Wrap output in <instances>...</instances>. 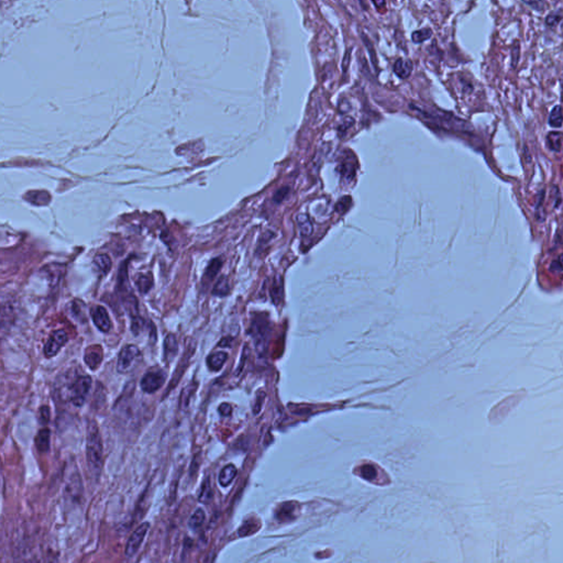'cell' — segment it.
<instances>
[{
    "label": "cell",
    "instance_id": "13",
    "mask_svg": "<svg viewBox=\"0 0 563 563\" xmlns=\"http://www.w3.org/2000/svg\"><path fill=\"white\" fill-rule=\"evenodd\" d=\"M163 351H164V360H165V362L169 363L172 362L173 359L175 358V355L177 354V350H178V344H177V340L176 337L174 336L173 333H168L165 340H164V344H163Z\"/></svg>",
    "mask_w": 563,
    "mask_h": 563
},
{
    "label": "cell",
    "instance_id": "35",
    "mask_svg": "<svg viewBox=\"0 0 563 563\" xmlns=\"http://www.w3.org/2000/svg\"><path fill=\"white\" fill-rule=\"evenodd\" d=\"M362 475H363L364 477H366V479H369V480L373 479V477L375 476V470H374V467L371 466V465H365V466H363V467H362Z\"/></svg>",
    "mask_w": 563,
    "mask_h": 563
},
{
    "label": "cell",
    "instance_id": "3",
    "mask_svg": "<svg viewBox=\"0 0 563 563\" xmlns=\"http://www.w3.org/2000/svg\"><path fill=\"white\" fill-rule=\"evenodd\" d=\"M412 108L415 109L417 114L424 116L427 119L435 122V124L443 127L445 129H451L460 132H467L471 129L470 126L467 125V122L461 120L460 118H456V117L451 114L442 113V111L439 110H435L433 113H426L424 110H422L419 107H414V106H412Z\"/></svg>",
    "mask_w": 563,
    "mask_h": 563
},
{
    "label": "cell",
    "instance_id": "24",
    "mask_svg": "<svg viewBox=\"0 0 563 563\" xmlns=\"http://www.w3.org/2000/svg\"><path fill=\"white\" fill-rule=\"evenodd\" d=\"M297 220V224H298L299 229L301 231L302 235L305 236H310L312 233V230H314V227H312L311 221L309 219V217L305 214H299L296 218Z\"/></svg>",
    "mask_w": 563,
    "mask_h": 563
},
{
    "label": "cell",
    "instance_id": "10",
    "mask_svg": "<svg viewBox=\"0 0 563 563\" xmlns=\"http://www.w3.org/2000/svg\"><path fill=\"white\" fill-rule=\"evenodd\" d=\"M251 334L254 338L257 349L262 353L265 350V346H267L270 334L269 323L263 320H254L251 327Z\"/></svg>",
    "mask_w": 563,
    "mask_h": 563
},
{
    "label": "cell",
    "instance_id": "18",
    "mask_svg": "<svg viewBox=\"0 0 563 563\" xmlns=\"http://www.w3.org/2000/svg\"><path fill=\"white\" fill-rule=\"evenodd\" d=\"M94 265L100 274L107 275L110 272L113 263H111V259L107 254H98L94 259Z\"/></svg>",
    "mask_w": 563,
    "mask_h": 563
},
{
    "label": "cell",
    "instance_id": "4",
    "mask_svg": "<svg viewBox=\"0 0 563 563\" xmlns=\"http://www.w3.org/2000/svg\"><path fill=\"white\" fill-rule=\"evenodd\" d=\"M140 357H141V352L139 348L132 346V344L126 346L121 350L118 355L117 371L122 374L127 373V372H129L132 369V366H134L137 361L140 359Z\"/></svg>",
    "mask_w": 563,
    "mask_h": 563
},
{
    "label": "cell",
    "instance_id": "7",
    "mask_svg": "<svg viewBox=\"0 0 563 563\" xmlns=\"http://www.w3.org/2000/svg\"><path fill=\"white\" fill-rule=\"evenodd\" d=\"M166 376L162 371L156 372H147L141 380V390L146 393V394H153L156 391H158L165 383Z\"/></svg>",
    "mask_w": 563,
    "mask_h": 563
},
{
    "label": "cell",
    "instance_id": "8",
    "mask_svg": "<svg viewBox=\"0 0 563 563\" xmlns=\"http://www.w3.org/2000/svg\"><path fill=\"white\" fill-rule=\"evenodd\" d=\"M67 341H68V336L64 330L58 329V330L53 331L44 346L45 357L46 358L55 357V355L60 352V350L67 343Z\"/></svg>",
    "mask_w": 563,
    "mask_h": 563
},
{
    "label": "cell",
    "instance_id": "32",
    "mask_svg": "<svg viewBox=\"0 0 563 563\" xmlns=\"http://www.w3.org/2000/svg\"><path fill=\"white\" fill-rule=\"evenodd\" d=\"M50 421V408L47 406L41 407L40 410V422L46 424Z\"/></svg>",
    "mask_w": 563,
    "mask_h": 563
},
{
    "label": "cell",
    "instance_id": "20",
    "mask_svg": "<svg viewBox=\"0 0 563 563\" xmlns=\"http://www.w3.org/2000/svg\"><path fill=\"white\" fill-rule=\"evenodd\" d=\"M197 383L196 382H192V383L188 384L187 386L185 387L182 392V395H180V402H179V405L180 408H182L183 411L187 410V407L190 403V400H192L193 395L195 394L196 390H197Z\"/></svg>",
    "mask_w": 563,
    "mask_h": 563
},
{
    "label": "cell",
    "instance_id": "23",
    "mask_svg": "<svg viewBox=\"0 0 563 563\" xmlns=\"http://www.w3.org/2000/svg\"><path fill=\"white\" fill-rule=\"evenodd\" d=\"M205 519H206V514L204 512V509L203 508H197L188 519L189 528L193 529V530L199 529L201 526H203V524L205 523Z\"/></svg>",
    "mask_w": 563,
    "mask_h": 563
},
{
    "label": "cell",
    "instance_id": "28",
    "mask_svg": "<svg viewBox=\"0 0 563 563\" xmlns=\"http://www.w3.org/2000/svg\"><path fill=\"white\" fill-rule=\"evenodd\" d=\"M547 144L554 151H560L562 145V135L560 132H550L547 137Z\"/></svg>",
    "mask_w": 563,
    "mask_h": 563
},
{
    "label": "cell",
    "instance_id": "2",
    "mask_svg": "<svg viewBox=\"0 0 563 563\" xmlns=\"http://www.w3.org/2000/svg\"><path fill=\"white\" fill-rule=\"evenodd\" d=\"M87 463L90 471L98 475L102 471L104 461V448L102 435L99 432L98 424L95 421H90L87 427V443H86Z\"/></svg>",
    "mask_w": 563,
    "mask_h": 563
},
{
    "label": "cell",
    "instance_id": "30",
    "mask_svg": "<svg viewBox=\"0 0 563 563\" xmlns=\"http://www.w3.org/2000/svg\"><path fill=\"white\" fill-rule=\"evenodd\" d=\"M432 34V31L430 29H422V30H418L416 32L413 33V41L415 42V43H422L423 41L428 40L430 36Z\"/></svg>",
    "mask_w": 563,
    "mask_h": 563
},
{
    "label": "cell",
    "instance_id": "1",
    "mask_svg": "<svg viewBox=\"0 0 563 563\" xmlns=\"http://www.w3.org/2000/svg\"><path fill=\"white\" fill-rule=\"evenodd\" d=\"M117 288H118V293L122 300L125 310L131 318V330L137 336L141 331L144 321H143L141 316L139 315V304H138L137 297L130 287L126 264L121 265L119 270Z\"/></svg>",
    "mask_w": 563,
    "mask_h": 563
},
{
    "label": "cell",
    "instance_id": "9",
    "mask_svg": "<svg viewBox=\"0 0 563 563\" xmlns=\"http://www.w3.org/2000/svg\"><path fill=\"white\" fill-rule=\"evenodd\" d=\"M148 528H150V524L148 523H142L139 527H138L134 533L131 534V536L129 537L128 541H127V546H126V555L128 557H132L134 555H136L138 551H139L140 547L143 543V540H144L145 536L148 531Z\"/></svg>",
    "mask_w": 563,
    "mask_h": 563
},
{
    "label": "cell",
    "instance_id": "33",
    "mask_svg": "<svg viewBox=\"0 0 563 563\" xmlns=\"http://www.w3.org/2000/svg\"><path fill=\"white\" fill-rule=\"evenodd\" d=\"M264 397H265V394H264L263 392H260L259 394H258V396H257V402H256V404H254V406H253V413H254V414H259L260 411H261L262 404H263V401H264Z\"/></svg>",
    "mask_w": 563,
    "mask_h": 563
},
{
    "label": "cell",
    "instance_id": "6",
    "mask_svg": "<svg viewBox=\"0 0 563 563\" xmlns=\"http://www.w3.org/2000/svg\"><path fill=\"white\" fill-rule=\"evenodd\" d=\"M194 353H195V346H190V347H188L187 349H186V351L184 352L182 359L179 360V362H178V365H177L176 370L174 371V374H173V376H172V379H171V381H169V385H168V387L166 389L165 393H164L163 400L169 394V393H171V392L173 391V389H174L175 386H177L178 382L180 381V379H182V376H183V374H184L185 370L188 368L189 361H190V359H192Z\"/></svg>",
    "mask_w": 563,
    "mask_h": 563
},
{
    "label": "cell",
    "instance_id": "29",
    "mask_svg": "<svg viewBox=\"0 0 563 563\" xmlns=\"http://www.w3.org/2000/svg\"><path fill=\"white\" fill-rule=\"evenodd\" d=\"M271 294H272V298L275 302H280L283 298V284L279 278L274 281V284L271 288Z\"/></svg>",
    "mask_w": 563,
    "mask_h": 563
},
{
    "label": "cell",
    "instance_id": "36",
    "mask_svg": "<svg viewBox=\"0 0 563 563\" xmlns=\"http://www.w3.org/2000/svg\"><path fill=\"white\" fill-rule=\"evenodd\" d=\"M551 270L555 271V272H561V271H563V254H561L556 261L552 262Z\"/></svg>",
    "mask_w": 563,
    "mask_h": 563
},
{
    "label": "cell",
    "instance_id": "11",
    "mask_svg": "<svg viewBox=\"0 0 563 563\" xmlns=\"http://www.w3.org/2000/svg\"><path fill=\"white\" fill-rule=\"evenodd\" d=\"M90 315H92L93 321L100 331L102 332H109L111 329V321L108 315L107 309L104 306H94L90 309Z\"/></svg>",
    "mask_w": 563,
    "mask_h": 563
},
{
    "label": "cell",
    "instance_id": "14",
    "mask_svg": "<svg viewBox=\"0 0 563 563\" xmlns=\"http://www.w3.org/2000/svg\"><path fill=\"white\" fill-rule=\"evenodd\" d=\"M103 353L100 347H90L85 353V362L92 370H96L102 363Z\"/></svg>",
    "mask_w": 563,
    "mask_h": 563
},
{
    "label": "cell",
    "instance_id": "19",
    "mask_svg": "<svg viewBox=\"0 0 563 563\" xmlns=\"http://www.w3.org/2000/svg\"><path fill=\"white\" fill-rule=\"evenodd\" d=\"M222 267V261L220 258H216L214 260H211L210 263L208 264V267H207L205 273L203 275V282L205 284H207V282H210L215 279V276L219 273V271Z\"/></svg>",
    "mask_w": 563,
    "mask_h": 563
},
{
    "label": "cell",
    "instance_id": "27",
    "mask_svg": "<svg viewBox=\"0 0 563 563\" xmlns=\"http://www.w3.org/2000/svg\"><path fill=\"white\" fill-rule=\"evenodd\" d=\"M563 124V113L561 106H556L552 109L550 117H549V125L555 128H559Z\"/></svg>",
    "mask_w": 563,
    "mask_h": 563
},
{
    "label": "cell",
    "instance_id": "34",
    "mask_svg": "<svg viewBox=\"0 0 563 563\" xmlns=\"http://www.w3.org/2000/svg\"><path fill=\"white\" fill-rule=\"evenodd\" d=\"M288 190H289L288 187H282L281 189H279L278 192H276V194L274 195V198H273L275 203H281V201L286 197V195H287Z\"/></svg>",
    "mask_w": 563,
    "mask_h": 563
},
{
    "label": "cell",
    "instance_id": "25",
    "mask_svg": "<svg viewBox=\"0 0 563 563\" xmlns=\"http://www.w3.org/2000/svg\"><path fill=\"white\" fill-rule=\"evenodd\" d=\"M229 289L230 288H229V282H228V279L226 276H221L216 283L214 289H212V294L215 296H226L228 293H229Z\"/></svg>",
    "mask_w": 563,
    "mask_h": 563
},
{
    "label": "cell",
    "instance_id": "38",
    "mask_svg": "<svg viewBox=\"0 0 563 563\" xmlns=\"http://www.w3.org/2000/svg\"><path fill=\"white\" fill-rule=\"evenodd\" d=\"M559 20H560V17H559V15L550 14V15H549V17H548V19H547V23H548V24H551V25H554V24H557V23H558V21H559Z\"/></svg>",
    "mask_w": 563,
    "mask_h": 563
},
{
    "label": "cell",
    "instance_id": "16",
    "mask_svg": "<svg viewBox=\"0 0 563 563\" xmlns=\"http://www.w3.org/2000/svg\"><path fill=\"white\" fill-rule=\"evenodd\" d=\"M135 285L141 294H146L153 287V278L150 274H137L135 278Z\"/></svg>",
    "mask_w": 563,
    "mask_h": 563
},
{
    "label": "cell",
    "instance_id": "15",
    "mask_svg": "<svg viewBox=\"0 0 563 563\" xmlns=\"http://www.w3.org/2000/svg\"><path fill=\"white\" fill-rule=\"evenodd\" d=\"M227 359H228V354L226 352L218 351L209 354L208 358L206 360V362L211 371L216 372L219 371L222 368V365L226 363Z\"/></svg>",
    "mask_w": 563,
    "mask_h": 563
},
{
    "label": "cell",
    "instance_id": "17",
    "mask_svg": "<svg viewBox=\"0 0 563 563\" xmlns=\"http://www.w3.org/2000/svg\"><path fill=\"white\" fill-rule=\"evenodd\" d=\"M50 435L51 432L49 429L43 428L41 429L35 437V447L40 452H46L50 449Z\"/></svg>",
    "mask_w": 563,
    "mask_h": 563
},
{
    "label": "cell",
    "instance_id": "31",
    "mask_svg": "<svg viewBox=\"0 0 563 563\" xmlns=\"http://www.w3.org/2000/svg\"><path fill=\"white\" fill-rule=\"evenodd\" d=\"M351 206V198L350 197H343L338 201V204L336 206V209L340 214H344L348 209L349 207Z\"/></svg>",
    "mask_w": 563,
    "mask_h": 563
},
{
    "label": "cell",
    "instance_id": "5",
    "mask_svg": "<svg viewBox=\"0 0 563 563\" xmlns=\"http://www.w3.org/2000/svg\"><path fill=\"white\" fill-rule=\"evenodd\" d=\"M92 387V378L90 376H81L71 387V401L74 406L81 407L86 402L88 393Z\"/></svg>",
    "mask_w": 563,
    "mask_h": 563
},
{
    "label": "cell",
    "instance_id": "22",
    "mask_svg": "<svg viewBox=\"0 0 563 563\" xmlns=\"http://www.w3.org/2000/svg\"><path fill=\"white\" fill-rule=\"evenodd\" d=\"M237 474V469L235 465L229 464L226 465L224 469L221 470L219 474V483L222 486H228L233 481Z\"/></svg>",
    "mask_w": 563,
    "mask_h": 563
},
{
    "label": "cell",
    "instance_id": "26",
    "mask_svg": "<svg viewBox=\"0 0 563 563\" xmlns=\"http://www.w3.org/2000/svg\"><path fill=\"white\" fill-rule=\"evenodd\" d=\"M199 502L204 504H208L212 499V490L209 482V477H206L205 481L201 485V490L199 493Z\"/></svg>",
    "mask_w": 563,
    "mask_h": 563
},
{
    "label": "cell",
    "instance_id": "37",
    "mask_svg": "<svg viewBox=\"0 0 563 563\" xmlns=\"http://www.w3.org/2000/svg\"><path fill=\"white\" fill-rule=\"evenodd\" d=\"M219 413L221 414V416H230L231 413H232V408L228 403H222L221 405L219 406Z\"/></svg>",
    "mask_w": 563,
    "mask_h": 563
},
{
    "label": "cell",
    "instance_id": "21",
    "mask_svg": "<svg viewBox=\"0 0 563 563\" xmlns=\"http://www.w3.org/2000/svg\"><path fill=\"white\" fill-rule=\"evenodd\" d=\"M413 71V63L408 60H398L394 65V72L398 77L406 78Z\"/></svg>",
    "mask_w": 563,
    "mask_h": 563
},
{
    "label": "cell",
    "instance_id": "12",
    "mask_svg": "<svg viewBox=\"0 0 563 563\" xmlns=\"http://www.w3.org/2000/svg\"><path fill=\"white\" fill-rule=\"evenodd\" d=\"M41 272L49 280L51 286H56L65 272V265L61 263H50L41 269Z\"/></svg>",
    "mask_w": 563,
    "mask_h": 563
}]
</instances>
